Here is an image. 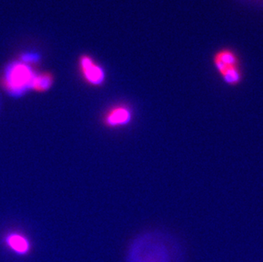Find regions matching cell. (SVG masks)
Listing matches in <instances>:
<instances>
[{
    "label": "cell",
    "mask_w": 263,
    "mask_h": 262,
    "mask_svg": "<svg viewBox=\"0 0 263 262\" xmlns=\"http://www.w3.org/2000/svg\"><path fill=\"white\" fill-rule=\"evenodd\" d=\"M40 58V55L35 54V53H24V54L21 57V61L26 63V64L32 66V65L39 62Z\"/></svg>",
    "instance_id": "cell-7"
},
{
    "label": "cell",
    "mask_w": 263,
    "mask_h": 262,
    "mask_svg": "<svg viewBox=\"0 0 263 262\" xmlns=\"http://www.w3.org/2000/svg\"><path fill=\"white\" fill-rule=\"evenodd\" d=\"M214 64L224 81L231 85L238 84L241 79L239 62L237 54L230 50H221L214 57Z\"/></svg>",
    "instance_id": "cell-2"
},
{
    "label": "cell",
    "mask_w": 263,
    "mask_h": 262,
    "mask_svg": "<svg viewBox=\"0 0 263 262\" xmlns=\"http://www.w3.org/2000/svg\"><path fill=\"white\" fill-rule=\"evenodd\" d=\"M80 69L83 78L88 84L98 86L105 81L104 70L92 57L85 54L80 58Z\"/></svg>",
    "instance_id": "cell-3"
},
{
    "label": "cell",
    "mask_w": 263,
    "mask_h": 262,
    "mask_svg": "<svg viewBox=\"0 0 263 262\" xmlns=\"http://www.w3.org/2000/svg\"><path fill=\"white\" fill-rule=\"evenodd\" d=\"M0 106H1V104H0Z\"/></svg>",
    "instance_id": "cell-8"
},
{
    "label": "cell",
    "mask_w": 263,
    "mask_h": 262,
    "mask_svg": "<svg viewBox=\"0 0 263 262\" xmlns=\"http://www.w3.org/2000/svg\"><path fill=\"white\" fill-rule=\"evenodd\" d=\"M5 245L16 255H28L31 250L29 240L20 233H12L8 234L5 238Z\"/></svg>",
    "instance_id": "cell-5"
},
{
    "label": "cell",
    "mask_w": 263,
    "mask_h": 262,
    "mask_svg": "<svg viewBox=\"0 0 263 262\" xmlns=\"http://www.w3.org/2000/svg\"><path fill=\"white\" fill-rule=\"evenodd\" d=\"M54 79L50 72H40L36 73L33 84H32V89L35 91L45 92L47 91L52 86Z\"/></svg>",
    "instance_id": "cell-6"
},
{
    "label": "cell",
    "mask_w": 263,
    "mask_h": 262,
    "mask_svg": "<svg viewBox=\"0 0 263 262\" xmlns=\"http://www.w3.org/2000/svg\"><path fill=\"white\" fill-rule=\"evenodd\" d=\"M132 119V114L129 109L123 106H117L112 107L107 111L105 116V124L107 126L117 127L129 124Z\"/></svg>",
    "instance_id": "cell-4"
},
{
    "label": "cell",
    "mask_w": 263,
    "mask_h": 262,
    "mask_svg": "<svg viewBox=\"0 0 263 262\" xmlns=\"http://www.w3.org/2000/svg\"><path fill=\"white\" fill-rule=\"evenodd\" d=\"M36 72L30 65L22 61L13 62L5 68L3 85L10 97H21L32 89Z\"/></svg>",
    "instance_id": "cell-1"
}]
</instances>
